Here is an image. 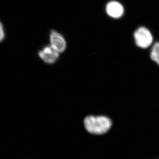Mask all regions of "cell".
I'll return each instance as SVG.
<instances>
[{
	"mask_svg": "<svg viewBox=\"0 0 159 159\" xmlns=\"http://www.w3.org/2000/svg\"><path fill=\"white\" fill-rule=\"evenodd\" d=\"M51 46L58 53H62L66 48V43L63 37L56 31H52L50 36Z\"/></svg>",
	"mask_w": 159,
	"mask_h": 159,
	"instance_id": "3957f363",
	"label": "cell"
},
{
	"mask_svg": "<svg viewBox=\"0 0 159 159\" xmlns=\"http://www.w3.org/2000/svg\"><path fill=\"white\" fill-rule=\"evenodd\" d=\"M134 39L136 45L140 48H148L153 43V37L152 33L147 27L141 26L134 33Z\"/></svg>",
	"mask_w": 159,
	"mask_h": 159,
	"instance_id": "7a4b0ae2",
	"label": "cell"
},
{
	"mask_svg": "<svg viewBox=\"0 0 159 159\" xmlns=\"http://www.w3.org/2000/svg\"><path fill=\"white\" fill-rule=\"evenodd\" d=\"M59 54L57 51L51 47L48 46L39 52L40 58L46 63L49 64L54 63L59 58Z\"/></svg>",
	"mask_w": 159,
	"mask_h": 159,
	"instance_id": "277c9868",
	"label": "cell"
},
{
	"mask_svg": "<svg viewBox=\"0 0 159 159\" xmlns=\"http://www.w3.org/2000/svg\"><path fill=\"white\" fill-rule=\"evenodd\" d=\"M107 14L110 17L115 19L122 17L124 13V8L117 1L110 2L106 7Z\"/></svg>",
	"mask_w": 159,
	"mask_h": 159,
	"instance_id": "5b68a950",
	"label": "cell"
},
{
	"mask_svg": "<svg viewBox=\"0 0 159 159\" xmlns=\"http://www.w3.org/2000/svg\"><path fill=\"white\" fill-rule=\"evenodd\" d=\"M86 130L95 135H102L111 129L112 122L111 119L104 116H88L84 120Z\"/></svg>",
	"mask_w": 159,
	"mask_h": 159,
	"instance_id": "6da1fadb",
	"label": "cell"
},
{
	"mask_svg": "<svg viewBox=\"0 0 159 159\" xmlns=\"http://www.w3.org/2000/svg\"><path fill=\"white\" fill-rule=\"evenodd\" d=\"M150 58L159 66V42H157L153 44L150 51Z\"/></svg>",
	"mask_w": 159,
	"mask_h": 159,
	"instance_id": "8992f818",
	"label": "cell"
},
{
	"mask_svg": "<svg viewBox=\"0 0 159 159\" xmlns=\"http://www.w3.org/2000/svg\"><path fill=\"white\" fill-rule=\"evenodd\" d=\"M5 38V32L3 25L0 22V42L4 40Z\"/></svg>",
	"mask_w": 159,
	"mask_h": 159,
	"instance_id": "52a82bcc",
	"label": "cell"
}]
</instances>
